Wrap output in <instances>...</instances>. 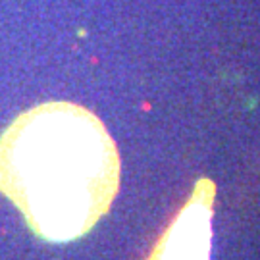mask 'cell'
Returning a JSON list of instances; mask_svg holds the SVG:
<instances>
[{
  "mask_svg": "<svg viewBox=\"0 0 260 260\" xmlns=\"http://www.w3.org/2000/svg\"><path fill=\"white\" fill-rule=\"evenodd\" d=\"M120 168L108 129L81 104H37L0 135V191L48 243L93 230L118 195Z\"/></svg>",
  "mask_w": 260,
  "mask_h": 260,
  "instance_id": "cell-1",
  "label": "cell"
},
{
  "mask_svg": "<svg viewBox=\"0 0 260 260\" xmlns=\"http://www.w3.org/2000/svg\"><path fill=\"white\" fill-rule=\"evenodd\" d=\"M216 185L199 179L193 195L168 225L147 260H210Z\"/></svg>",
  "mask_w": 260,
  "mask_h": 260,
  "instance_id": "cell-2",
  "label": "cell"
}]
</instances>
